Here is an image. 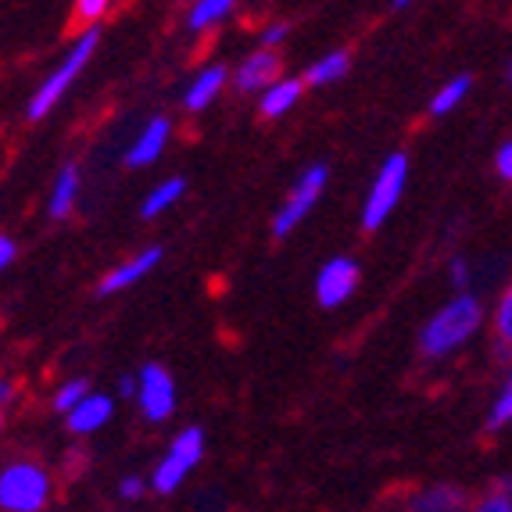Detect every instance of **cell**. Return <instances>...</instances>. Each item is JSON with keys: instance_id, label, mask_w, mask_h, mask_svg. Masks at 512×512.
Instances as JSON below:
<instances>
[{"instance_id": "1", "label": "cell", "mask_w": 512, "mask_h": 512, "mask_svg": "<svg viewBox=\"0 0 512 512\" xmlns=\"http://www.w3.org/2000/svg\"><path fill=\"white\" fill-rule=\"evenodd\" d=\"M480 326H484V305H480L477 294H455L419 326V355L434 362L448 359L477 337Z\"/></svg>"}, {"instance_id": "2", "label": "cell", "mask_w": 512, "mask_h": 512, "mask_svg": "<svg viewBox=\"0 0 512 512\" xmlns=\"http://www.w3.org/2000/svg\"><path fill=\"white\" fill-rule=\"evenodd\" d=\"M97 47H101V29H83V33L69 43V51L61 54V61L54 65L51 72H47V76H43V83L36 86L33 97H29L26 122L51 119L54 108H58V104L69 97L72 86H76V79H83L86 65L94 61Z\"/></svg>"}, {"instance_id": "3", "label": "cell", "mask_w": 512, "mask_h": 512, "mask_svg": "<svg viewBox=\"0 0 512 512\" xmlns=\"http://www.w3.org/2000/svg\"><path fill=\"white\" fill-rule=\"evenodd\" d=\"M205 430L201 427H183L172 434V441L165 444V452L158 455V462H154L151 477H147V484H151V495H176L183 484H187L190 473L201 466V459H205Z\"/></svg>"}, {"instance_id": "4", "label": "cell", "mask_w": 512, "mask_h": 512, "mask_svg": "<svg viewBox=\"0 0 512 512\" xmlns=\"http://www.w3.org/2000/svg\"><path fill=\"white\" fill-rule=\"evenodd\" d=\"M54 477L33 459L0 466V512H43L51 505Z\"/></svg>"}, {"instance_id": "5", "label": "cell", "mask_w": 512, "mask_h": 512, "mask_svg": "<svg viewBox=\"0 0 512 512\" xmlns=\"http://www.w3.org/2000/svg\"><path fill=\"white\" fill-rule=\"evenodd\" d=\"M405 187H409V158L402 151H394L384 158V165L376 169L369 194L362 201V230L376 233L387 219L394 215V208L402 205Z\"/></svg>"}, {"instance_id": "6", "label": "cell", "mask_w": 512, "mask_h": 512, "mask_svg": "<svg viewBox=\"0 0 512 512\" xmlns=\"http://www.w3.org/2000/svg\"><path fill=\"white\" fill-rule=\"evenodd\" d=\"M326 187H330V165L312 162L298 180H294V187L283 194L280 208H276V215H273V237L287 240L291 233H298L301 222H305L308 215H312V208L323 201Z\"/></svg>"}, {"instance_id": "7", "label": "cell", "mask_w": 512, "mask_h": 512, "mask_svg": "<svg viewBox=\"0 0 512 512\" xmlns=\"http://www.w3.org/2000/svg\"><path fill=\"white\" fill-rule=\"evenodd\" d=\"M137 409L147 423H169L180 405V391H176V376L162 362H144L137 369Z\"/></svg>"}, {"instance_id": "8", "label": "cell", "mask_w": 512, "mask_h": 512, "mask_svg": "<svg viewBox=\"0 0 512 512\" xmlns=\"http://www.w3.org/2000/svg\"><path fill=\"white\" fill-rule=\"evenodd\" d=\"M359 283H362V265L351 255H337V258H326V262L319 265L312 294H316L319 308H341L344 301L355 298Z\"/></svg>"}, {"instance_id": "9", "label": "cell", "mask_w": 512, "mask_h": 512, "mask_svg": "<svg viewBox=\"0 0 512 512\" xmlns=\"http://www.w3.org/2000/svg\"><path fill=\"white\" fill-rule=\"evenodd\" d=\"M165 251L158 248V244H151V248H140L137 255L122 258L119 265H111L108 273L101 276V283H97V298H115V294L122 291H133L140 280H147V276L162 265Z\"/></svg>"}, {"instance_id": "10", "label": "cell", "mask_w": 512, "mask_h": 512, "mask_svg": "<svg viewBox=\"0 0 512 512\" xmlns=\"http://www.w3.org/2000/svg\"><path fill=\"white\" fill-rule=\"evenodd\" d=\"M287 72H283V58L276 51H251L244 54V58L237 61V69H233L230 76V86L237 90V94H265L269 86L276 83V79H283Z\"/></svg>"}, {"instance_id": "11", "label": "cell", "mask_w": 512, "mask_h": 512, "mask_svg": "<svg viewBox=\"0 0 512 512\" xmlns=\"http://www.w3.org/2000/svg\"><path fill=\"white\" fill-rule=\"evenodd\" d=\"M169 140H172V119L169 115H151L137 129V137L129 140L126 154H122V165L126 169H147V165H154L169 151Z\"/></svg>"}, {"instance_id": "12", "label": "cell", "mask_w": 512, "mask_h": 512, "mask_svg": "<svg viewBox=\"0 0 512 512\" xmlns=\"http://www.w3.org/2000/svg\"><path fill=\"white\" fill-rule=\"evenodd\" d=\"M230 76L233 72L226 69V65H205V69H197V76L190 79L187 90H183V111H190V115L208 111L222 97Z\"/></svg>"}, {"instance_id": "13", "label": "cell", "mask_w": 512, "mask_h": 512, "mask_svg": "<svg viewBox=\"0 0 512 512\" xmlns=\"http://www.w3.org/2000/svg\"><path fill=\"white\" fill-rule=\"evenodd\" d=\"M111 416H115V394L94 391V394H86V402L79 405V409H72L69 416H65V430H69L72 437L101 434L111 423Z\"/></svg>"}, {"instance_id": "14", "label": "cell", "mask_w": 512, "mask_h": 512, "mask_svg": "<svg viewBox=\"0 0 512 512\" xmlns=\"http://www.w3.org/2000/svg\"><path fill=\"white\" fill-rule=\"evenodd\" d=\"M79 194H83V172H79L76 162H65L54 172L51 194H47V219H69L79 205Z\"/></svg>"}, {"instance_id": "15", "label": "cell", "mask_w": 512, "mask_h": 512, "mask_svg": "<svg viewBox=\"0 0 512 512\" xmlns=\"http://www.w3.org/2000/svg\"><path fill=\"white\" fill-rule=\"evenodd\" d=\"M301 97H305V79L283 76V79H276L265 94H258V115H262L265 122H276V119H283V115H291L301 104Z\"/></svg>"}, {"instance_id": "16", "label": "cell", "mask_w": 512, "mask_h": 512, "mask_svg": "<svg viewBox=\"0 0 512 512\" xmlns=\"http://www.w3.org/2000/svg\"><path fill=\"white\" fill-rule=\"evenodd\" d=\"M405 512H470V498L455 484H430L409 498Z\"/></svg>"}, {"instance_id": "17", "label": "cell", "mask_w": 512, "mask_h": 512, "mask_svg": "<svg viewBox=\"0 0 512 512\" xmlns=\"http://www.w3.org/2000/svg\"><path fill=\"white\" fill-rule=\"evenodd\" d=\"M237 15V0H197L187 8V29L194 36L212 33V29L226 26Z\"/></svg>"}, {"instance_id": "18", "label": "cell", "mask_w": 512, "mask_h": 512, "mask_svg": "<svg viewBox=\"0 0 512 512\" xmlns=\"http://www.w3.org/2000/svg\"><path fill=\"white\" fill-rule=\"evenodd\" d=\"M351 72V51H326L323 58H316L312 65L305 69V86H312V90H323V86H337L341 79H348Z\"/></svg>"}, {"instance_id": "19", "label": "cell", "mask_w": 512, "mask_h": 512, "mask_svg": "<svg viewBox=\"0 0 512 512\" xmlns=\"http://www.w3.org/2000/svg\"><path fill=\"white\" fill-rule=\"evenodd\" d=\"M183 194H187V180H183V176H165L162 183H154L144 194V201H140V219L151 222V219H158V215H165L169 208L180 205Z\"/></svg>"}, {"instance_id": "20", "label": "cell", "mask_w": 512, "mask_h": 512, "mask_svg": "<svg viewBox=\"0 0 512 512\" xmlns=\"http://www.w3.org/2000/svg\"><path fill=\"white\" fill-rule=\"evenodd\" d=\"M470 90H473V76H455V79H448V83H441L437 94L430 97V115H434V119L452 115V111L470 97Z\"/></svg>"}, {"instance_id": "21", "label": "cell", "mask_w": 512, "mask_h": 512, "mask_svg": "<svg viewBox=\"0 0 512 512\" xmlns=\"http://www.w3.org/2000/svg\"><path fill=\"white\" fill-rule=\"evenodd\" d=\"M86 394H94V384L86 380V376H69V380H61L51 394V409L61 412V416H69L72 409L86 402Z\"/></svg>"}, {"instance_id": "22", "label": "cell", "mask_w": 512, "mask_h": 512, "mask_svg": "<svg viewBox=\"0 0 512 512\" xmlns=\"http://www.w3.org/2000/svg\"><path fill=\"white\" fill-rule=\"evenodd\" d=\"M512 423V373L505 376L502 391L495 394V402H491V409H487V430H502Z\"/></svg>"}, {"instance_id": "23", "label": "cell", "mask_w": 512, "mask_h": 512, "mask_svg": "<svg viewBox=\"0 0 512 512\" xmlns=\"http://www.w3.org/2000/svg\"><path fill=\"white\" fill-rule=\"evenodd\" d=\"M111 11L108 0H76L72 4V18L83 22V29H101V18Z\"/></svg>"}, {"instance_id": "24", "label": "cell", "mask_w": 512, "mask_h": 512, "mask_svg": "<svg viewBox=\"0 0 512 512\" xmlns=\"http://www.w3.org/2000/svg\"><path fill=\"white\" fill-rule=\"evenodd\" d=\"M115 495H119V502L137 505L151 495V484H147V477H140V473H126V477H119V484H115Z\"/></svg>"}, {"instance_id": "25", "label": "cell", "mask_w": 512, "mask_h": 512, "mask_svg": "<svg viewBox=\"0 0 512 512\" xmlns=\"http://www.w3.org/2000/svg\"><path fill=\"white\" fill-rule=\"evenodd\" d=\"M495 333H498V344H509L512 348V283L505 287L495 305Z\"/></svg>"}, {"instance_id": "26", "label": "cell", "mask_w": 512, "mask_h": 512, "mask_svg": "<svg viewBox=\"0 0 512 512\" xmlns=\"http://www.w3.org/2000/svg\"><path fill=\"white\" fill-rule=\"evenodd\" d=\"M287 36H291V22H269V26L258 29V47H262V51L280 54V47L287 43Z\"/></svg>"}, {"instance_id": "27", "label": "cell", "mask_w": 512, "mask_h": 512, "mask_svg": "<svg viewBox=\"0 0 512 512\" xmlns=\"http://www.w3.org/2000/svg\"><path fill=\"white\" fill-rule=\"evenodd\" d=\"M448 276H452V287L455 294H466V287L473 283V265L466 262L462 255H455L452 262H448Z\"/></svg>"}, {"instance_id": "28", "label": "cell", "mask_w": 512, "mask_h": 512, "mask_svg": "<svg viewBox=\"0 0 512 512\" xmlns=\"http://www.w3.org/2000/svg\"><path fill=\"white\" fill-rule=\"evenodd\" d=\"M470 512H512V498L498 495V491H487L484 498L470 505Z\"/></svg>"}, {"instance_id": "29", "label": "cell", "mask_w": 512, "mask_h": 512, "mask_svg": "<svg viewBox=\"0 0 512 512\" xmlns=\"http://www.w3.org/2000/svg\"><path fill=\"white\" fill-rule=\"evenodd\" d=\"M137 369L133 373H119L115 380V402H137Z\"/></svg>"}, {"instance_id": "30", "label": "cell", "mask_w": 512, "mask_h": 512, "mask_svg": "<svg viewBox=\"0 0 512 512\" xmlns=\"http://www.w3.org/2000/svg\"><path fill=\"white\" fill-rule=\"evenodd\" d=\"M495 172L505 183H512V140H505V144L495 151Z\"/></svg>"}, {"instance_id": "31", "label": "cell", "mask_w": 512, "mask_h": 512, "mask_svg": "<svg viewBox=\"0 0 512 512\" xmlns=\"http://www.w3.org/2000/svg\"><path fill=\"white\" fill-rule=\"evenodd\" d=\"M15 258H18V244L8 237V233H0V273H4V269H11V265H15Z\"/></svg>"}, {"instance_id": "32", "label": "cell", "mask_w": 512, "mask_h": 512, "mask_svg": "<svg viewBox=\"0 0 512 512\" xmlns=\"http://www.w3.org/2000/svg\"><path fill=\"white\" fill-rule=\"evenodd\" d=\"M11 402H15V384H11L8 376H0V412L8 409Z\"/></svg>"}, {"instance_id": "33", "label": "cell", "mask_w": 512, "mask_h": 512, "mask_svg": "<svg viewBox=\"0 0 512 512\" xmlns=\"http://www.w3.org/2000/svg\"><path fill=\"white\" fill-rule=\"evenodd\" d=\"M491 491H498V495L512 498V477H498L495 484H491Z\"/></svg>"}, {"instance_id": "34", "label": "cell", "mask_w": 512, "mask_h": 512, "mask_svg": "<svg viewBox=\"0 0 512 512\" xmlns=\"http://www.w3.org/2000/svg\"><path fill=\"white\" fill-rule=\"evenodd\" d=\"M409 8H412L409 0H394V4H391V11H409Z\"/></svg>"}, {"instance_id": "35", "label": "cell", "mask_w": 512, "mask_h": 512, "mask_svg": "<svg viewBox=\"0 0 512 512\" xmlns=\"http://www.w3.org/2000/svg\"><path fill=\"white\" fill-rule=\"evenodd\" d=\"M0 430H4V412H0Z\"/></svg>"}, {"instance_id": "36", "label": "cell", "mask_w": 512, "mask_h": 512, "mask_svg": "<svg viewBox=\"0 0 512 512\" xmlns=\"http://www.w3.org/2000/svg\"><path fill=\"white\" fill-rule=\"evenodd\" d=\"M509 79H512V65H509Z\"/></svg>"}]
</instances>
